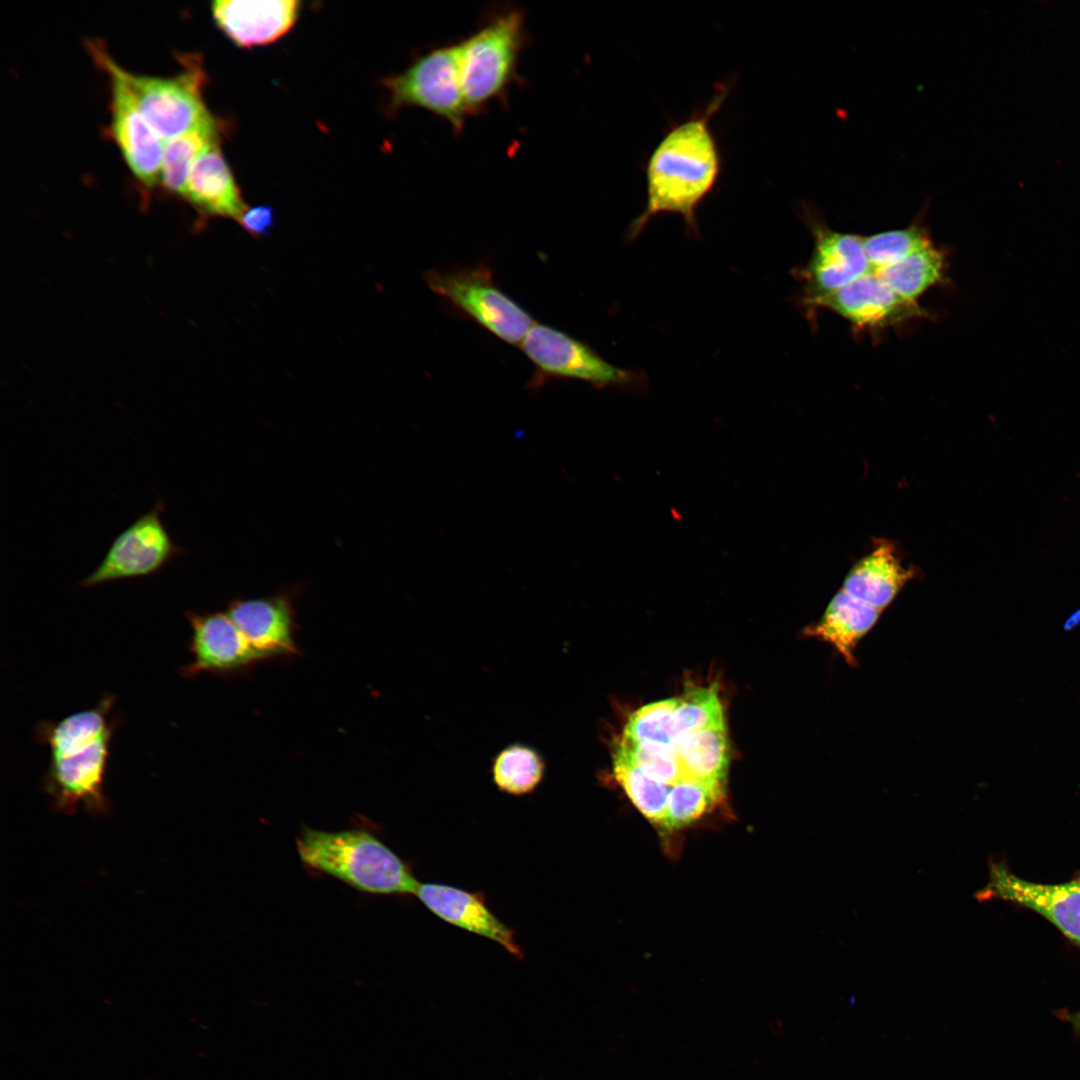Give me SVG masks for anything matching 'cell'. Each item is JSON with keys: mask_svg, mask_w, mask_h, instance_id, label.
I'll use <instances>...</instances> for the list:
<instances>
[{"mask_svg": "<svg viewBox=\"0 0 1080 1080\" xmlns=\"http://www.w3.org/2000/svg\"><path fill=\"white\" fill-rule=\"evenodd\" d=\"M730 89L718 83L705 107L672 124L652 150L645 166L646 205L629 225L627 241L660 213L679 214L689 233H699L696 211L717 185L723 163L710 121Z\"/></svg>", "mask_w": 1080, "mask_h": 1080, "instance_id": "6da1fadb", "label": "cell"}, {"mask_svg": "<svg viewBox=\"0 0 1080 1080\" xmlns=\"http://www.w3.org/2000/svg\"><path fill=\"white\" fill-rule=\"evenodd\" d=\"M111 699L75 712L39 731L50 749L46 787L57 810L72 813L84 808L104 814L108 800L104 778L112 728L107 718Z\"/></svg>", "mask_w": 1080, "mask_h": 1080, "instance_id": "7a4b0ae2", "label": "cell"}, {"mask_svg": "<svg viewBox=\"0 0 1080 1080\" xmlns=\"http://www.w3.org/2000/svg\"><path fill=\"white\" fill-rule=\"evenodd\" d=\"M296 848L305 868L363 893L415 894L420 884L410 866L366 829L304 827L296 838Z\"/></svg>", "mask_w": 1080, "mask_h": 1080, "instance_id": "3957f363", "label": "cell"}, {"mask_svg": "<svg viewBox=\"0 0 1080 1080\" xmlns=\"http://www.w3.org/2000/svg\"><path fill=\"white\" fill-rule=\"evenodd\" d=\"M526 40L524 16L511 9L493 16L458 43L462 87L470 114L505 95L516 77Z\"/></svg>", "mask_w": 1080, "mask_h": 1080, "instance_id": "277c9868", "label": "cell"}, {"mask_svg": "<svg viewBox=\"0 0 1080 1080\" xmlns=\"http://www.w3.org/2000/svg\"><path fill=\"white\" fill-rule=\"evenodd\" d=\"M424 279L450 309L510 345L520 346L536 323L498 286L487 261L470 267L431 269Z\"/></svg>", "mask_w": 1080, "mask_h": 1080, "instance_id": "5b68a950", "label": "cell"}, {"mask_svg": "<svg viewBox=\"0 0 1080 1080\" xmlns=\"http://www.w3.org/2000/svg\"><path fill=\"white\" fill-rule=\"evenodd\" d=\"M102 53L127 84L143 115L164 142L215 121L203 100L207 77L199 56H182L180 73L163 78L133 74L123 69L104 44Z\"/></svg>", "mask_w": 1080, "mask_h": 1080, "instance_id": "8992f818", "label": "cell"}, {"mask_svg": "<svg viewBox=\"0 0 1080 1080\" xmlns=\"http://www.w3.org/2000/svg\"><path fill=\"white\" fill-rule=\"evenodd\" d=\"M519 348L534 366L527 387L537 390L551 380H578L603 389L635 387L644 375L616 367L590 345L547 324L535 323Z\"/></svg>", "mask_w": 1080, "mask_h": 1080, "instance_id": "52a82bcc", "label": "cell"}, {"mask_svg": "<svg viewBox=\"0 0 1080 1080\" xmlns=\"http://www.w3.org/2000/svg\"><path fill=\"white\" fill-rule=\"evenodd\" d=\"M390 106L425 109L456 131L470 114L462 87L459 44L436 48L418 58L400 74L385 81Z\"/></svg>", "mask_w": 1080, "mask_h": 1080, "instance_id": "ba28073f", "label": "cell"}, {"mask_svg": "<svg viewBox=\"0 0 1080 1080\" xmlns=\"http://www.w3.org/2000/svg\"><path fill=\"white\" fill-rule=\"evenodd\" d=\"M163 512L164 502L159 499L151 510L118 534L95 570L80 581V587L147 577L183 554L184 549L173 541L163 523Z\"/></svg>", "mask_w": 1080, "mask_h": 1080, "instance_id": "9c48e42d", "label": "cell"}, {"mask_svg": "<svg viewBox=\"0 0 1080 1080\" xmlns=\"http://www.w3.org/2000/svg\"><path fill=\"white\" fill-rule=\"evenodd\" d=\"M801 216L809 227L814 247L807 264L795 273L801 280V306L836 291L872 270L863 246V236L831 229L808 203Z\"/></svg>", "mask_w": 1080, "mask_h": 1080, "instance_id": "30bf717a", "label": "cell"}, {"mask_svg": "<svg viewBox=\"0 0 1080 1080\" xmlns=\"http://www.w3.org/2000/svg\"><path fill=\"white\" fill-rule=\"evenodd\" d=\"M86 46L109 77L111 135L137 180L145 187H154L160 181L165 142L143 115L127 84L105 60L102 42L88 40Z\"/></svg>", "mask_w": 1080, "mask_h": 1080, "instance_id": "8fae6325", "label": "cell"}, {"mask_svg": "<svg viewBox=\"0 0 1080 1080\" xmlns=\"http://www.w3.org/2000/svg\"><path fill=\"white\" fill-rule=\"evenodd\" d=\"M988 867V882L976 893L979 901L997 898L1028 908L1080 947V875L1067 882L1044 884L1019 877L1002 860L990 859Z\"/></svg>", "mask_w": 1080, "mask_h": 1080, "instance_id": "7c38bea8", "label": "cell"}, {"mask_svg": "<svg viewBox=\"0 0 1080 1080\" xmlns=\"http://www.w3.org/2000/svg\"><path fill=\"white\" fill-rule=\"evenodd\" d=\"M226 613L239 628L258 662L288 659L300 654L296 642V611L288 593L235 599Z\"/></svg>", "mask_w": 1080, "mask_h": 1080, "instance_id": "4fadbf2b", "label": "cell"}, {"mask_svg": "<svg viewBox=\"0 0 1080 1080\" xmlns=\"http://www.w3.org/2000/svg\"><path fill=\"white\" fill-rule=\"evenodd\" d=\"M806 310L825 308L858 328H885L927 316L918 303L896 294L872 269L846 286L818 297Z\"/></svg>", "mask_w": 1080, "mask_h": 1080, "instance_id": "5bb4252c", "label": "cell"}, {"mask_svg": "<svg viewBox=\"0 0 1080 1080\" xmlns=\"http://www.w3.org/2000/svg\"><path fill=\"white\" fill-rule=\"evenodd\" d=\"M191 627L190 651L193 661L181 673L192 678L200 673L235 674L246 672L258 662L247 640L225 612L185 614Z\"/></svg>", "mask_w": 1080, "mask_h": 1080, "instance_id": "9a60e30c", "label": "cell"}, {"mask_svg": "<svg viewBox=\"0 0 1080 1080\" xmlns=\"http://www.w3.org/2000/svg\"><path fill=\"white\" fill-rule=\"evenodd\" d=\"M300 2L295 0H216L211 4L218 28L237 46L252 48L283 37L295 24Z\"/></svg>", "mask_w": 1080, "mask_h": 1080, "instance_id": "2e32d148", "label": "cell"}, {"mask_svg": "<svg viewBox=\"0 0 1080 1080\" xmlns=\"http://www.w3.org/2000/svg\"><path fill=\"white\" fill-rule=\"evenodd\" d=\"M414 895L440 919L498 943L518 959L523 957L513 930L493 914L481 893L424 883L419 884Z\"/></svg>", "mask_w": 1080, "mask_h": 1080, "instance_id": "e0dca14e", "label": "cell"}, {"mask_svg": "<svg viewBox=\"0 0 1080 1080\" xmlns=\"http://www.w3.org/2000/svg\"><path fill=\"white\" fill-rule=\"evenodd\" d=\"M183 197L208 216L238 221L248 209L219 140L208 146L194 162Z\"/></svg>", "mask_w": 1080, "mask_h": 1080, "instance_id": "ac0fdd59", "label": "cell"}, {"mask_svg": "<svg viewBox=\"0 0 1080 1080\" xmlns=\"http://www.w3.org/2000/svg\"><path fill=\"white\" fill-rule=\"evenodd\" d=\"M913 577L895 545L880 542L850 569L841 589L882 612Z\"/></svg>", "mask_w": 1080, "mask_h": 1080, "instance_id": "d6986e66", "label": "cell"}, {"mask_svg": "<svg viewBox=\"0 0 1080 1080\" xmlns=\"http://www.w3.org/2000/svg\"><path fill=\"white\" fill-rule=\"evenodd\" d=\"M881 611L840 589L822 617L804 634L832 645L850 666H856L855 649L875 626Z\"/></svg>", "mask_w": 1080, "mask_h": 1080, "instance_id": "ffe728a7", "label": "cell"}, {"mask_svg": "<svg viewBox=\"0 0 1080 1080\" xmlns=\"http://www.w3.org/2000/svg\"><path fill=\"white\" fill-rule=\"evenodd\" d=\"M683 779L724 784L728 768L725 723L690 732L675 743Z\"/></svg>", "mask_w": 1080, "mask_h": 1080, "instance_id": "44dd1931", "label": "cell"}, {"mask_svg": "<svg viewBox=\"0 0 1080 1080\" xmlns=\"http://www.w3.org/2000/svg\"><path fill=\"white\" fill-rule=\"evenodd\" d=\"M874 271L900 297L917 303L923 293L945 280V255L932 242L900 262Z\"/></svg>", "mask_w": 1080, "mask_h": 1080, "instance_id": "7402d4cb", "label": "cell"}, {"mask_svg": "<svg viewBox=\"0 0 1080 1080\" xmlns=\"http://www.w3.org/2000/svg\"><path fill=\"white\" fill-rule=\"evenodd\" d=\"M219 140L216 120L165 142L160 184L169 193L184 196L191 168L199 155Z\"/></svg>", "mask_w": 1080, "mask_h": 1080, "instance_id": "603a6c76", "label": "cell"}, {"mask_svg": "<svg viewBox=\"0 0 1080 1080\" xmlns=\"http://www.w3.org/2000/svg\"><path fill=\"white\" fill-rule=\"evenodd\" d=\"M492 779L499 790L522 796L533 792L544 777L545 762L533 748L513 744L504 748L492 764Z\"/></svg>", "mask_w": 1080, "mask_h": 1080, "instance_id": "cb8c5ba5", "label": "cell"}, {"mask_svg": "<svg viewBox=\"0 0 1080 1080\" xmlns=\"http://www.w3.org/2000/svg\"><path fill=\"white\" fill-rule=\"evenodd\" d=\"M613 773L634 806L650 822L661 825L671 787L647 776L617 747L613 750Z\"/></svg>", "mask_w": 1080, "mask_h": 1080, "instance_id": "d4e9b609", "label": "cell"}, {"mask_svg": "<svg viewBox=\"0 0 1080 1080\" xmlns=\"http://www.w3.org/2000/svg\"><path fill=\"white\" fill-rule=\"evenodd\" d=\"M723 785L682 779L671 786L661 826L679 829L709 811L721 800Z\"/></svg>", "mask_w": 1080, "mask_h": 1080, "instance_id": "484cf974", "label": "cell"}, {"mask_svg": "<svg viewBox=\"0 0 1080 1080\" xmlns=\"http://www.w3.org/2000/svg\"><path fill=\"white\" fill-rule=\"evenodd\" d=\"M930 243L929 231L920 218L905 228L863 236L864 250L873 270L896 264Z\"/></svg>", "mask_w": 1080, "mask_h": 1080, "instance_id": "4316f807", "label": "cell"}, {"mask_svg": "<svg viewBox=\"0 0 1080 1080\" xmlns=\"http://www.w3.org/2000/svg\"><path fill=\"white\" fill-rule=\"evenodd\" d=\"M723 722L722 705L715 686L691 688L677 697L673 711L676 741L690 732Z\"/></svg>", "mask_w": 1080, "mask_h": 1080, "instance_id": "83f0119b", "label": "cell"}, {"mask_svg": "<svg viewBox=\"0 0 1080 1080\" xmlns=\"http://www.w3.org/2000/svg\"><path fill=\"white\" fill-rule=\"evenodd\" d=\"M677 697L646 704L630 715L623 737L635 742L674 746L673 711Z\"/></svg>", "mask_w": 1080, "mask_h": 1080, "instance_id": "f1b7e54d", "label": "cell"}, {"mask_svg": "<svg viewBox=\"0 0 1080 1080\" xmlns=\"http://www.w3.org/2000/svg\"><path fill=\"white\" fill-rule=\"evenodd\" d=\"M615 747L626 753L647 776L662 784L671 787L683 779L675 746L635 742L622 736Z\"/></svg>", "mask_w": 1080, "mask_h": 1080, "instance_id": "f546056e", "label": "cell"}, {"mask_svg": "<svg viewBox=\"0 0 1080 1080\" xmlns=\"http://www.w3.org/2000/svg\"><path fill=\"white\" fill-rule=\"evenodd\" d=\"M240 225L253 237L265 238L273 229V208L267 205H258L247 209L238 220Z\"/></svg>", "mask_w": 1080, "mask_h": 1080, "instance_id": "4dcf8cb0", "label": "cell"}, {"mask_svg": "<svg viewBox=\"0 0 1080 1080\" xmlns=\"http://www.w3.org/2000/svg\"><path fill=\"white\" fill-rule=\"evenodd\" d=\"M1080 626V608L1074 609L1063 621L1062 630L1071 632Z\"/></svg>", "mask_w": 1080, "mask_h": 1080, "instance_id": "1f68e13d", "label": "cell"}, {"mask_svg": "<svg viewBox=\"0 0 1080 1080\" xmlns=\"http://www.w3.org/2000/svg\"><path fill=\"white\" fill-rule=\"evenodd\" d=\"M1065 1020L1067 1022H1069V1024L1072 1026L1073 1032L1076 1035H1079L1080 1034V1009L1077 1010L1074 1013L1066 1015Z\"/></svg>", "mask_w": 1080, "mask_h": 1080, "instance_id": "d6a6232c", "label": "cell"}]
</instances>
